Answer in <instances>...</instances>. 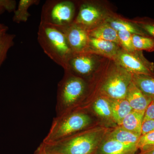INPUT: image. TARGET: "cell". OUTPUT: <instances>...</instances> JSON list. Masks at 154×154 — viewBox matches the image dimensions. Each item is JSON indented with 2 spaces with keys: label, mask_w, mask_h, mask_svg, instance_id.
<instances>
[{
  "label": "cell",
  "mask_w": 154,
  "mask_h": 154,
  "mask_svg": "<svg viewBox=\"0 0 154 154\" xmlns=\"http://www.w3.org/2000/svg\"><path fill=\"white\" fill-rule=\"evenodd\" d=\"M37 40L45 53L64 69L74 53L63 32L57 27L40 22Z\"/></svg>",
  "instance_id": "cell-1"
},
{
  "label": "cell",
  "mask_w": 154,
  "mask_h": 154,
  "mask_svg": "<svg viewBox=\"0 0 154 154\" xmlns=\"http://www.w3.org/2000/svg\"><path fill=\"white\" fill-rule=\"evenodd\" d=\"M88 84L85 79L65 70V75L57 86L56 116L71 112L85 96Z\"/></svg>",
  "instance_id": "cell-2"
},
{
  "label": "cell",
  "mask_w": 154,
  "mask_h": 154,
  "mask_svg": "<svg viewBox=\"0 0 154 154\" xmlns=\"http://www.w3.org/2000/svg\"><path fill=\"white\" fill-rule=\"evenodd\" d=\"M92 122L91 116L82 111L69 112L54 119L48 134L43 140L48 144L83 131Z\"/></svg>",
  "instance_id": "cell-3"
},
{
  "label": "cell",
  "mask_w": 154,
  "mask_h": 154,
  "mask_svg": "<svg viewBox=\"0 0 154 154\" xmlns=\"http://www.w3.org/2000/svg\"><path fill=\"white\" fill-rule=\"evenodd\" d=\"M101 137L99 131L90 130L53 143L44 144L48 151L52 154H93Z\"/></svg>",
  "instance_id": "cell-4"
},
{
  "label": "cell",
  "mask_w": 154,
  "mask_h": 154,
  "mask_svg": "<svg viewBox=\"0 0 154 154\" xmlns=\"http://www.w3.org/2000/svg\"><path fill=\"white\" fill-rule=\"evenodd\" d=\"M79 2L69 0H48L42 6L40 23L57 28L72 24L76 17Z\"/></svg>",
  "instance_id": "cell-5"
},
{
  "label": "cell",
  "mask_w": 154,
  "mask_h": 154,
  "mask_svg": "<svg viewBox=\"0 0 154 154\" xmlns=\"http://www.w3.org/2000/svg\"><path fill=\"white\" fill-rule=\"evenodd\" d=\"M132 80V75L113 61L107 71L100 91L104 96L111 99H125Z\"/></svg>",
  "instance_id": "cell-6"
},
{
  "label": "cell",
  "mask_w": 154,
  "mask_h": 154,
  "mask_svg": "<svg viewBox=\"0 0 154 154\" xmlns=\"http://www.w3.org/2000/svg\"><path fill=\"white\" fill-rule=\"evenodd\" d=\"M113 60L132 75L154 76V63L145 57L142 51L129 52L121 48Z\"/></svg>",
  "instance_id": "cell-7"
},
{
  "label": "cell",
  "mask_w": 154,
  "mask_h": 154,
  "mask_svg": "<svg viewBox=\"0 0 154 154\" xmlns=\"http://www.w3.org/2000/svg\"><path fill=\"white\" fill-rule=\"evenodd\" d=\"M109 14L95 3L87 1L79 2L78 13L74 23L89 30L105 22Z\"/></svg>",
  "instance_id": "cell-8"
},
{
  "label": "cell",
  "mask_w": 154,
  "mask_h": 154,
  "mask_svg": "<svg viewBox=\"0 0 154 154\" xmlns=\"http://www.w3.org/2000/svg\"><path fill=\"white\" fill-rule=\"evenodd\" d=\"M98 64L99 60L94 54H74L69 60L64 70L85 79L95 71Z\"/></svg>",
  "instance_id": "cell-9"
},
{
  "label": "cell",
  "mask_w": 154,
  "mask_h": 154,
  "mask_svg": "<svg viewBox=\"0 0 154 154\" xmlns=\"http://www.w3.org/2000/svg\"><path fill=\"white\" fill-rule=\"evenodd\" d=\"M58 28L65 35L69 46L74 54L87 51L90 38L88 30L74 23L63 28Z\"/></svg>",
  "instance_id": "cell-10"
},
{
  "label": "cell",
  "mask_w": 154,
  "mask_h": 154,
  "mask_svg": "<svg viewBox=\"0 0 154 154\" xmlns=\"http://www.w3.org/2000/svg\"><path fill=\"white\" fill-rule=\"evenodd\" d=\"M121 48L115 42L90 37L86 52L99 54L113 60Z\"/></svg>",
  "instance_id": "cell-11"
},
{
  "label": "cell",
  "mask_w": 154,
  "mask_h": 154,
  "mask_svg": "<svg viewBox=\"0 0 154 154\" xmlns=\"http://www.w3.org/2000/svg\"><path fill=\"white\" fill-rule=\"evenodd\" d=\"M125 99L133 110L141 112H145L152 102V100L143 94L132 81L128 89Z\"/></svg>",
  "instance_id": "cell-12"
},
{
  "label": "cell",
  "mask_w": 154,
  "mask_h": 154,
  "mask_svg": "<svg viewBox=\"0 0 154 154\" xmlns=\"http://www.w3.org/2000/svg\"><path fill=\"white\" fill-rule=\"evenodd\" d=\"M105 22L117 32L126 31L132 34L149 36L132 20H127L113 14H110Z\"/></svg>",
  "instance_id": "cell-13"
},
{
  "label": "cell",
  "mask_w": 154,
  "mask_h": 154,
  "mask_svg": "<svg viewBox=\"0 0 154 154\" xmlns=\"http://www.w3.org/2000/svg\"><path fill=\"white\" fill-rule=\"evenodd\" d=\"M137 146L127 145L108 138L102 144L99 150L101 154H135Z\"/></svg>",
  "instance_id": "cell-14"
},
{
  "label": "cell",
  "mask_w": 154,
  "mask_h": 154,
  "mask_svg": "<svg viewBox=\"0 0 154 154\" xmlns=\"http://www.w3.org/2000/svg\"><path fill=\"white\" fill-rule=\"evenodd\" d=\"M87 30L90 37L112 42L120 46L118 32L113 29L107 22H103L95 28Z\"/></svg>",
  "instance_id": "cell-15"
},
{
  "label": "cell",
  "mask_w": 154,
  "mask_h": 154,
  "mask_svg": "<svg viewBox=\"0 0 154 154\" xmlns=\"http://www.w3.org/2000/svg\"><path fill=\"white\" fill-rule=\"evenodd\" d=\"M144 114L145 112L133 110L125 117L120 126L130 132L141 136Z\"/></svg>",
  "instance_id": "cell-16"
},
{
  "label": "cell",
  "mask_w": 154,
  "mask_h": 154,
  "mask_svg": "<svg viewBox=\"0 0 154 154\" xmlns=\"http://www.w3.org/2000/svg\"><path fill=\"white\" fill-rule=\"evenodd\" d=\"M110 102L112 118L120 126L125 117L132 111V108L125 99H111Z\"/></svg>",
  "instance_id": "cell-17"
},
{
  "label": "cell",
  "mask_w": 154,
  "mask_h": 154,
  "mask_svg": "<svg viewBox=\"0 0 154 154\" xmlns=\"http://www.w3.org/2000/svg\"><path fill=\"white\" fill-rule=\"evenodd\" d=\"M132 81L145 96L154 101V76L132 75Z\"/></svg>",
  "instance_id": "cell-18"
},
{
  "label": "cell",
  "mask_w": 154,
  "mask_h": 154,
  "mask_svg": "<svg viewBox=\"0 0 154 154\" xmlns=\"http://www.w3.org/2000/svg\"><path fill=\"white\" fill-rule=\"evenodd\" d=\"M140 136L119 126L110 133L108 138L125 144L137 146L138 141Z\"/></svg>",
  "instance_id": "cell-19"
},
{
  "label": "cell",
  "mask_w": 154,
  "mask_h": 154,
  "mask_svg": "<svg viewBox=\"0 0 154 154\" xmlns=\"http://www.w3.org/2000/svg\"><path fill=\"white\" fill-rule=\"evenodd\" d=\"M40 1L39 0H20L17 8L14 12L13 21L17 23L25 22L30 16L28 10L31 6L38 5Z\"/></svg>",
  "instance_id": "cell-20"
},
{
  "label": "cell",
  "mask_w": 154,
  "mask_h": 154,
  "mask_svg": "<svg viewBox=\"0 0 154 154\" xmlns=\"http://www.w3.org/2000/svg\"><path fill=\"white\" fill-rule=\"evenodd\" d=\"M132 42L136 50L154 51V38L152 36L132 34Z\"/></svg>",
  "instance_id": "cell-21"
},
{
  "label": "cell",
  "mask_w": 154,
  "mask_h": 154,
  "mask_svg": "<svg viewBox=\"0 0 154 154\" xmlns=\"http://www.w3.org/2000/svg\"><path fill=\"white\" fill-rule=\"evenodd\" d=\"M93 109L99 116L105 119L112 117L110 100L105 96L99 97L93 104Z\"/></svg>",
  "instance_id": "cell-22"
},
{
  "label": "cell",
  "mask_w": 154,
  "mask_h": 154,
  "mask_svg": "<svg viewBox=\"0 0 154 154\" xmlns=\"http://www.w3.org/2000/svg\"><path fill=\"white\" fill-rule=\"evenodd\" d=\"M15 37L14 34L7 33L0 39V67L5 60L9 49L14 45Z\"/></svg>",
  "instance_id": "cell-23"
},
{
  "label": "cell",
  "mask_w": 154,
  "mask_h": 154,
  "mask_svg": "<svg viewBox=\"0 0 154 154\" xmlns=\"http://www.w3.org/2000/svg\"><path fill=\"white\" fill-rule=\"evenodd\" d=\"M119 45L122 49L128 52H133L136 51L132 42V34L126 31L118 32Z\"/></svg>",
  "instance_id": "cell-24"
},
{
  "label": "cell",
  "mask_w": 154,
  "mask_h": 154,
  "mask_svg": "<svg viewBox=\"0 0 154 154\" xmlns=\"http://www.w3.org/2000/svg\"><path fill=\"white\" fill-rule=\"evenodd\" d=\"M149 36L154 38V19L143 17L132 20Z\"/></svg>",
  "instance_id": "cell-25"
},
{
  "label": "cell",
  "mask_w": 154,
  "mask_h": 154,
  "mask_svg": "<svg viewBox=\"0 0 154 154\" xmlns=\"http://www.w3.org/2000/svg\"><path fill=\"white\" fill-rule=\"evenodd\" d=\"M153 146H154V131L140 136L137 143L138 148L141 150Z\"/></svg>",
  "instance_id": "cell-26"
},
{
  "label": "cell",
  "mask_w": 154,
  "mask_h": 154,
  "mask_svg": "<svg viewBox=\"0 0 154 154\" xmlns=\"http://www.w3.org/2000/svg\"><path fill=\"white\" fill-rule=\"evenodd\" d=\"M0 6L9 13L14 12L17 9V2L14 0H0Z\"/></svg>",
  "instance_id": "cell-27"
},
{
  "label": "cell",
  "mask_w": 154,
  "mask_h": 154,
  "mask_svg": "<svg viewBox=\"0 0 154 154\" xmlns=\"http://www.w3.org/2000/svg\"><path fill=\"white\" fill-rule=\"evenodd\" d=\"M152 131H154V119H149L143 121L141 135Z\"/></svg>",
  "instance_id": "cell-28"
},
{
  "label": "cell",
  "mask_w": 154,
  "mask_h": 154,
  "mask_svg": "<svg viewBox=\"0 0 154 154\" xmlns=\"http://www.w3.org/2000/svg\"><path fill=\"white\" fill-rule=\"evenodd\" d=\"M154 119V101H152L145 112L143 121Z\"/></svg>",
  "instance_id": "cell-29"
},
{
  "label": "cell",
  "mask_w": 154,
  "mask_h": 154,
  "mask_svg": "<svg viewBox=\"0 0 154 154\" xmlns=\"http://www.w3.org/2000/svg\"><path fill=\"white\" fill-rule=\"evenodd\" d=\"M34 154H51V153L48 150L45 145L42 142L34 152Z\"/></svg>",
  "instance_id": "cell-30"
},
{
  "label": "cell",
  "mask_w": 154,
  "mask_h": 154,
  "mask_svg": "<svg viewBox=\"0 0 154 154\" xmlns=\"http://www.w3.org/2000/svg\"><path fill=\"white\" fill-rule=\"evenodd\" d=\"M8 29V26L0 23V39L7 34Z\"/></svg>",
  "instance_id": "cell-31"
},
{
  "label": "cell",
  "mask_w": 154,
  "mask_h": 154,
  "mask_svg": "<svg viewBox=\"0 0 154 154\" xmlns=\"http://www.w3.org/2000/svg\"><path fill=\"white\" fill-rule=\"evenodd\" d=\"M140 154H154V146L147 147L141 149Z\"/></svg>",
  "instance_id": "cell-32"
},
{
  "label": "cell",
  "mask_w": 154,
  "mask_h": 154,
  "mask_svg": "<svg viewBox=\"0 0 154 154\" xmlns=\"http://www.w3.org/2000/svg\"><path fill=\"white\" fill-rule=\"evenodd\" d=\"M5 12V10H4L3 8L0 6V16L2 15Z\"/></svg>",
  "instance_id": "cell-33"
},
{
  "label": "cell",
  "mask_w": 154,
  "mask_h": 154,
  "mask_svg": "<svg viewBox=\"0 0 154 154\" xmlns=\"http://www.w3.org/2000/svg\"></svg>",
  "instance_id": "cell-34"
}]
</instances>
